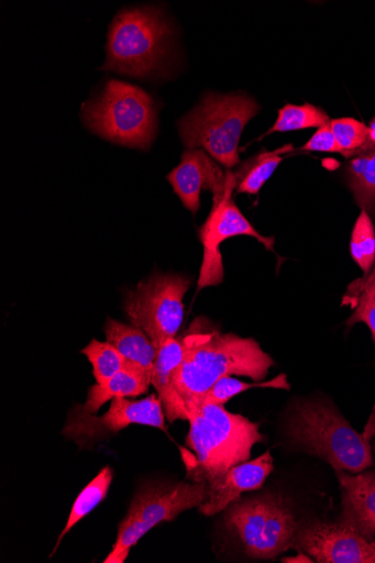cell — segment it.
<instances>
[{"label": "cell", "mask_w": 375, "mask_h": 563, "mask_svg": "<svg viewBox=\"0 0 375 563\" xmlns=\"http://www.w3.org/2000/svg\"><path fill=\"white\" fill-rule=\"evenodd\" d=\"M185 355L176 376V389L188 416L195 406L220 379L238 375L262 382L275 365L253 339L194 323L181 338Z\"/></svg>", "instance_id": "obj_1"}, {"label": "cell", "mask_w": 375, "mask_h": 563, "mask_svg": "<svg viewBox=\"0 0 375 563\" xmlns=\"http://www.w3.org/2000/svg\"><path fill=\"white\" fill-rule=\"evenodd\" d=\"M188 421L186 444L195 456L185 460L192 482L208 485L218 481L249 462L253 446L264 440L256 423L228 412L222 405L199 402L190 409Z\"/></svg>", "instance_id": "obj_2"}, {"label": "cell", "mask_w": 375, "mask_h": 563, "mask_svg": "<svg viewBox=\"0 0 375 563\" xmlns=\"http://www.w3.org/2000/svg\"><path fill=\"white\" fill-rule=\"evenodd\" d=\"M293 444L323 459L335 472L362 473L373 465L368 440L328 399L295 402L286 422Z\"/></svg>", "instance_id": "obj_3"}, {"label": "cell", "mask_w": 375, "mask_h": 563, "mask_svg": "<svg viewBox=\"0 0 375 563\" xmlns=\"http://www.w3.org/2000/svg\"><path fill=\"white\" fill-rule=\"evenodd\" d=\"M260 112L255 99L244 92H207L199 104L178 121L187 150H203L228 169L240 163L239 143L247 123Z\"/></svg>", "instance_id": "obj_4"}, {"label": "cell", "mask_w": 375, "mask_h": 563, "mask_svg": "<svg viewBox=\"0 0 375 563\" xmlns=\"http://www.w3.org/2000/svg\"><path fill=\"white\" fill-rule=\"evenodd\" d=\"M173 29L159 9L143 7L120 12L107 40L101 70L135 78L151 77L167 59Z\"/></svg>", "instance_id": "obj_5"}, {"label": "cell", "mask_w": 375, "mask_h": 563, "mask_svg": "<svg viewBox=\"0 0 375 563\" xmlns=\"http://www.w3.org/2000/svg\"><path fill=\"white\" fill-rule=\"evenodd\" d=\"M82 120L102 139L133 148L148 150L157 133L152 96L120 80H110L98 97L86 102Z\"/></svg>", "instance_id": "obj_6"}, {"label": "cell", "mask_w": 375, "mask_h": 563, "mask_svg": "<svg viewBox=\"0 0 375 563\" xmlns=\"http://www.w3.org/2000/svg\"><path fill=\"white\" fill-rule=\"evenodd\" d=\"M225 526L252 559H274L295 545L299 530L279 495L239 499L225 509Z\"/></svg>", "instance_id": "obj_7"}, {"label": "cell", "mask_w": 375, "mask_h": 563, "mask_svg": "<svg viewBox=\"0 0 375 563\" xmlns=\"http://www.w3.org/2000/svg\"><path fill=\"white\" fill-rule=\"evenodd\" d=\"M208 499L207 483H181L176 486H150L133 498L126 518L119 527L112 552L103 563H123L139 541L156 526L170 522L184 511L200 507Z\"/></svg>", "instance_id": "obj_8"}, {"label": "cell", "mask_w": 375, "mask_h": 563, "mask_svg": "<svg viewBox=\"0 0 375 563\" xmlns=\"http://www.w3.org/2000/svg\"><path fill=\"white\" fill-rule=\"evenodd\" d=\"M190 280L180 275L156 274L126 294L124 309L156 350L176 339L184 322V298Z\"/></svg>", "instance_id": "obj_9"}, {"label": "cell", "mask_w": 375, "mask_h": 563, "mask_svg": "<svg viewBox=\"0 0 375 563\" xmlns=\"http://www.w3.org/2000/svg\"><path fill=\"white\" fill-rule=\"evenodd\" d=\"M235 189L234 177L223 199L212 203L211 212L199 230V239L203 246V258L197 283L198 291L223 283L224 265L221 245L227 240L245 235L262 243L266 250H274L275 239L260 234L236 207L233 199Z\"/></svg>", "instance_id": "obj_10"}, {"label": "cell", "mask_w": 375, "mask_h": 563, "mask_svg": "<svg viewBox=\"0 0 375 563\" xmlns=\"http://www.w3.org/2000/svg\"><path fill=\"white\" fill-rule=\"evenodd\" d=\"M164 404L154 394L141 400L115 397L112 399L109 412L102 417H93L85 412L81 406L74 408L63 433L78 445L86 446L133 424L152 427L166 432Z\"/></svg>", "instance_id": "obj_11"}, {"label": "cell", "mask_w": 375, "mask_h": 563, "mask_svg": "<svg viewBox=\"0 0 375 563\" xmlns=\"http://www.w3.org/2000/svg\"><path fill=\"white\" fill-rule=\"evenodd\" d=\"M295 545L320 563H375V540L341 522H312L298 530Z\"/></svg>", "instance_id": "obj_12"}, {"label": "cell", "mask_w": 375, "mask_h": 563, "mask_svg": "<svg viewBox=\"0 0 375 563\" xmlns=\"http://www.w3.org/2000/svg\"><path fill=\"white\" fill-rule=\"evenodd\" d=\"M167 178L184 207L192 214H197L200 209L201 191L206 189L212 194V203L221 201L234 174L224 173L220 164L203 150L194 148L183 153L179 166Z\"/></svg>", "instance_id": "obj_13"}, {"label": "cell", "mask_w": 375, "mask_h": 563, "mask_svg": "<svg viewBox=\"0 0 375 563\" xmlns=\"http://www.w3.org/2000/svg\"><path fill=\"white\" fill-rule=\"evenodd\" d=\"M273 471L274 457L271 452L233 467L218 481L208 484V499L198 507L200 514L205 517L221 514L242 494L261 488Z\"/></svg>", "instance_id": "obj_14"}, {"label": "cell", "mask_w": 375, "mask_h": 563, "mask_svg": "<svg viewBox=\"0 0 375 563\" xmlns=\"http://www.w3.org/2000/svg\"><path fill=\"white\" fill-rule=\"evenodd\" d=\"M335 473L342 496L339 522L367 540H375V473Z\"/></svg>", "instance_id": "obj_15"}, {"label": "cell", "mask_w": 375, "mask_h": 563, "mask_svg": "<svg viewBox=\"0 0 375 563\" xmlns=\"http://www.w3.org/2000/svg\"><path fill=\"white\" fill-rule=\"evenodd\" d=\"M151 385L164 404L166 418L169 422L188 421L187 409L176 389V376L185 355L183 339H170L157 347Z\"/></svg>", "instance_id": "obj_16"}, {"label": "cell", "mask_w": 375, "mask_h": 563, "mask_svg": "<svg viewBox=\"0 0 375 563\" xmlns=\"http://www.w3.org/2000/svg\"><path fill=\"white\" fill-rule=\"evenodd\" d=\"M107 342L115 346L130 366L152 377L156 361V347L139 328L109 319L104 325Z\"/></svg>", "instance_id": "obj_17"}, {"label": "cell", "mask_w": 375, "mask_h": 563, "mask_svg": "<svg viewBox=\"0 0 375 563\" xmlns=\"http://www.w3.org/2000/svg\"><path fill=\"white\" fill-rule=\"evenodd\" d=\"M343 305L352 310L348 320V327L355 324H365L373 338L375 345V267L368 275L354 280L348 288ZM363 435L371 440L375 437V405L370 421Z\"/></svg>", "instance_id": "obj_18"}, {"label": "cell", "mask_w": 375, "mask_h": 563, "mask_svg": "<svg viewBox=\"0 0 375 563\" xmlns=\"http://www.w3.org/2000/svg\"><path fill=\"white\" fill-rule=\"evenodd\" d=\"M151 378L133 366L123 369L110 380L90 387L87 400L80 405L85 412L97 413L100 407L115 397H136L145 394Z\"/></svg>", "instance_id": "obj_19"}, {"label": "cell", "mask_w": 375, "mask_h": 563, "mask_svg": "<svg viewBox=\"0 0 375 563\" xmlns=\"http://www.w3.org/2000/svg\"><path fill=\"white\" fill-rule=\"evenodd\" d=\"M293 144H286L275 151L262 150L257 155L241 163L234 173L239 194L256 195L269 180L287 153L294 151Z\"/></svg>", "instance_id": "obj_20"}, {"label": "cell", "mask_w": 375, "mask_h": 563, "mask_svg": "<svg viewBox=\"0 0 375 563\" xmlns=\"http://www.w3.org/2000/svg\"><path fill=\"white\" fill-rule=\"evenodd\" d=\"M349 187L356 203L367 213L375 210V148L361 152L348 166Z\"/></svg>", "instance_id": "obj_21"}, {"label": "cell", "mask_w": 375, "mask_h": 563, "mask_svg": "<svg viewBox=\"0 0 375 563\" xmlns=\"http://www.w3.org/2000/svg\"><path fill=\"white\" fill-rule=\"evenodd\" d=\"M114 473L111 467H104L101 472L81 490L78 495L68 522L62 532L55 550V554L64 538L107 497L109 494ZM51 554V555H52Z\"/></svg>", "instance_id": "obj_22"}, {"label": "cell", "mask_w": 375, "mask_h": 563, "mask_svg": "<svg viewBox=\"0 0 375 563\" xmlns=\"http://www.w3.org/2000/svg\"><path fill=\"white\" fill-rule=\"evenodd\" d=\"M81 353L90 362L97 384L110 380L130 366L119 350L109 342L92 340Z\"/></svg>", "instance_id": "obj_23"}, {"label": "cell", "mask_w": 375, "mask_h": 563, "mask_svg": "<svg viewBox=\"0 0 375 563\" xmlns=\"http://www.w3.org/2000/svg\"><path fill=\"white\" fill-rule=\"evenodd\" d=\"M330 123L331 120L324 110L311 104H287L285 108L279 110L275 125L269 132H266V135L276 132L286 133L312 128L319 129Z\"/></svg>", "instance_id": "obj_24"}, {"label": "cell", "mask_w": 375, "mask_h": 563, "mask_svg": "<svg viewBox=\"0 0 375 563\" xmlns=\"http://www.w3.org/2000/svg\"><path fill=\"white\" fill-rule=\"evenodd\" d=\"M253 388H274L289 390L290 384L288 382L287 375L285 374H282L272 380L256 382L254 384L244 383L235 378H232L231 376H227L220 379L216 385H213L211 389L197 404L208 402L224 406V404H227L236 395H240Z\"/></svg>", "instance_id": "obj_25"}, {"label": "cell", "mask_w": 375, "mask_h": 563, "mask_svg": "<svg viewBox=\"0 0 375 563\" xmlns=\"http://www.w3.org/2000/svg\"><path fill=\"white\" fill-rule=\"evenodd\" d=\"M351 255L364 275H368L375 264V230L367 212L357 218L351 239Z\"/></svg>", "instance_id": "obj_26"}, {"label": "cell", "mask_w": 375, "mask_h": 563, "mask_svg": "<svg viewBox=\"0 0 375 563\" xmlns=\"http://www.w3.org/2000/svg\"><path fill=\"white\" fill-rule=\"evenodd\" d=\"M341 147V155L352 158L360 155L367 144L368 128L354 119H338L330 123Z\"/></svg>", "instance_id": "obj_27"}, {"label": "cell", "mask_w": 375, "mask_h": 563, "mask_svg": "<svg viewBox=\"0 0 375 563\" xmlns=\"http://www.w3.org/2000/svg\"><path fill=\"white\" fill-rule=\"evenodd\" d=\"M300 148L310 152L341 153V147L330 124L319 128L310 140Z\"/></svg>", "instance_id": "obj_28"}, {"label": "cell", "mask_w": 375, "mask_h": 563, "mask_svg": "<svg viewBox=\"0 0 375 563\" xmlns=\"http://www.w3.org/2000/svg\"><path fill=\"white\" fill-rule=\"evenodd\" d=\"M366 148H375V119L370 123ZM364 150V151H365Z\"/></svg>", "instance_id": "obj_29"}, {"label": "cell", "mask_w": 375, "mask_h": 563, "mask_svg": "<svg viewBox=\"0 0 375 563\" xmlns=\"http://www.w3.org/2000/svg\"><path fill=\"white\" fill-rule=\"evenodd\" d=\"M284 562H313L310 558H308L305 554H300L299 556L295 558H287L284 560Z\"/></svg>", "instance_id": "obj_30"}, {"label": "cell", "mask_w": 375, "mask_h": 563, "mask_svg": "<svg viewBox=\"0 0 375 563\" xmlns=\"http://www.w3.org/2000/svg\"><path fill=\"white\" fill-rule=\"evenodd\" d=\"M374 450H375V443H374Z\"/></svg>", "instance_id": "obj_31"}]
</instances>
